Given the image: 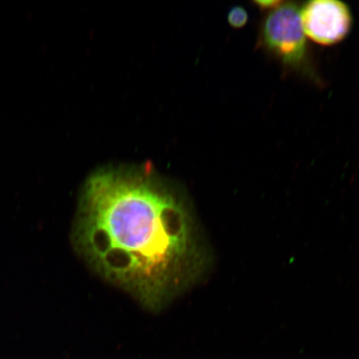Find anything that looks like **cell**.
I'll list each match as a JSON object with an SVG mask.
<instances>
[{"label": "cell", "instance_id": "obj_1", "mask_svg": "<svg viewBox=\"0 0 359 359\" xmlns=\"http://www.w3.org/2000/svg\"><path fill=\"white\" fill-rule=\"evenodd\" d=\"M72 242L95 275L151 313L200 285L213 263L187 193L147 165L90 175Z\"/></svg>", "mask_w": 359, "mask_h": 359}, {"label": "cell", "instance_id": "obj_4", "mask_svg": "<svg viewBox=\"0 0 359 359\" xmlns=\"http://www.w3.org/2000/svg\"><path fill=\"white\" fill-rule=\"evenodd\" d=\"M227 20L233 29H239L243 28L248 22L249 15L245 8L235 6L231 8L228 13Z\"/></svg>", "mask_w": 359, "mask_h": 359}, {"label": "cell", "instance_id": "obj_5", "mask_svg": "<svg viewBox=\"0 0 359 359\" xmlns=\"http://www.w3.org/2000/svg\"><path fill=\"white\" fill-rule=\"evenodd\" d=\"M283 2L284 1H277V0H273V1H271V0H266V1L257 0V1H254V4L259 8L260 11L267 13L273 10V8L280 6Z\"/></svg>", "mask_w": 359, "mask_h": 359}, {"label": "cell", "instance_id": "obj_2", "mask_svg": "<svg viewBox=\"0 0 359 359\" xmlns=\"http://www.w3.org/2000/svg\"><path fill=\"white\" fill-rule=\"evenodd\" d=\"M259 43L286 69L307 72L311 57L297 3L283 2L266 13L259 29Z\"/></svg>", "mask_w": 359, "mask_h": 359}, {"label": "cell", "instance_id": "obj_3", "mask_svg": "<svg viewBox=\"0 0 359 359\" xmlns=\"http://www.w3.org/2000/svg\"><path fill=\"white\" fill-rule=\"evenodd\" d=\"M304 32L312 41L332 46L347 38L353 27L351 10L337 0H312L300 7Z\"/></svg>", "mask_w": 359, "mask_h": 359}]
</instances>
